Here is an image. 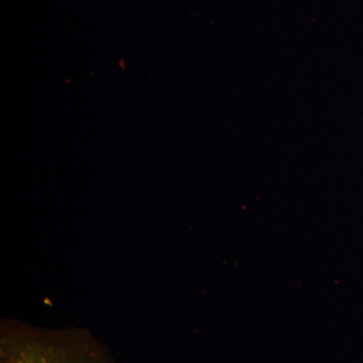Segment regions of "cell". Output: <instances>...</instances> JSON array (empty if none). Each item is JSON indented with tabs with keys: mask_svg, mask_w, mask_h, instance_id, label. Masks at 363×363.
I'll return each mask as SVG.
<instances>
[{
	"mask_svg": "<svg viewBox=\"0 0 363 363\" xmlns=\"http://www.w3.org/2000/svg\"><path fill=\"white\" fill-rule=\"evenodd\" d=\"M0 363H116L108 350L82 329L49 330L6 322Z\"/></svg>",
	"mask_w": 363,
	"mask_h": 363,
	"instance_id": "6da1fadb",
	"label": "cell"
}]
</instances>
